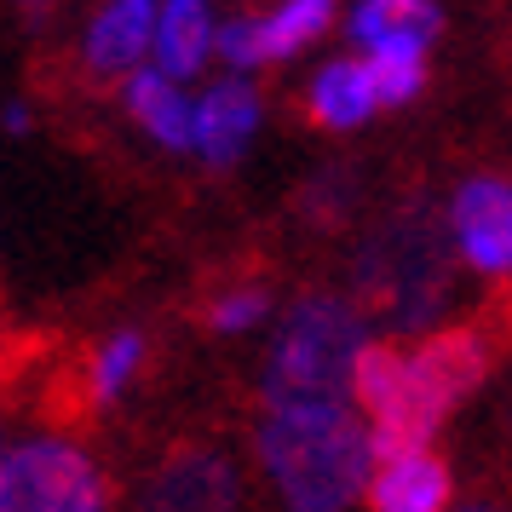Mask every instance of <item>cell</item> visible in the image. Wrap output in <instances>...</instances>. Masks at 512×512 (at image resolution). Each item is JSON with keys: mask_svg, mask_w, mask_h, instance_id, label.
<instances>
[{"mask_svg": "<svg viewBox=\"0 0 512 512\" xmlns=\"http://www.w3.org/2000/svg\"><path fill=\"white\" fill-rule=\"evenodd\" d=\"M265 305H271V294L265 288H231V294H219L208 311V323L219 328V334H236V328H248L265 317Z\"/></svg>", "mask_w": 512, "mask_h": 512, "instance_id": "obj_18", "label": "cell"}, {"mask_svg": "<svg viewBox=\"0 0 512 512\" xmlns=\"http://www.w3.org/2000/svg\"><path fill=\"white\" fill-rule=\"evenodd\" d=\"M259 455L288 512H346L374 478V432L346 403L271 409Z\"/></svg>", "mask_w": 512, "mask_h": 512, "instance_id": "obj_1", "label": "cell"}, {"mask_svg": "<svg viewBox=\"0 0 512 512\" xmlns=\"http://www.w3.org/2000/svg\"><path fill=\"white\" fill-rule=\"evenodd\" d=\"M449 466L432 449H403L386 455L369 478V507L374 512H449Z\"/></svg>", "mask_w": 512, "mask_h": 512, "instance_id": "obj_9", "label": "cell"}, {"mask_svg": "<svg viewBox=\"0 0 512 512\" xmlns=\"http://www.w3.org/2000/svg\"><path fill=\"white\" fill-rule=\"evenodd\" d=\"M6 127H12V133H24V127H29V110H24V104H6Z\"/></svg>", "mask_w": 512, "mask_h": 512, "instance_id": "obj_20", "label": "cell"}, {"mask_svg": "<svg viewBox=\"0 0 512 512\" xmlns=\"http://www.w3.org/2000/svg\"><path fill=\"white\" fill-rule=\"evenodd\" d=\"M363 317L351 311L340 294H305L282 340L271 351V374H265V403L271 409H294V403H340L357 380V357H363Z\"/></svg>", "mask_w": 512, "mask_h": 512, "instance_id": "obj_2", "label": "cell"}, {"mask_svg": "<svg viewBox=\"0 0 512 512\" xmlns=\"http://www.w3.org/2000/svg\"><path fill=\"white\" fill-rule=\"evenodd\" d=\"M213 52H219L225 64H236V70H248V64H265V58H259V24H248V18L225 24V29H219V41H213Z\"/></svg>", "mask_w": 512, "mask_h": 512, "instance_id": "obj_19", "label": "cell"}, {"mask_svg": "<svg viewBox=\"0 0 512 512\" xmlns=\"http://www.w3.org/2000/svg\"><path fill=\"white\" fill-rule=\"evenodd\" d=\"M461 512H512V507H495V501H478V507H461Z\"/></svg>", "mask_w": 512, "mask_h": 512, "instance_id": "obj_21", "label": "cell"}, {"mask_svg": "<svg viewBox=\"0 0 512 512\" xmlns=\"http://www.w3.org/2000/svg\"><path fill=\"white\" fill-rule=\"evenodd\" d=\"M334 18V0H282L271 18H259V58H288L300 52L305 41H317Z\"/></svg>", "mask_w": 512, "mask_h": 512, "instance_id": "obj_14", "label": "cell"}, {"mask_svg": "<svg viewBox=\"0 0 512 512\" xmlns=\"http://www.w3.org/2000/svg\"><path fill=\"white\" fill-rule=\"evenodd\" d=\"M351 35L363 47H380L386 35H420V41H432L438 35V12L426 0H363L357 18H351Z\"/></svg>", "mask_w": 512, "mask_h": 512, "instance_id": "obj_15", "label": "cell"}, {"mask_svg": "<svg viewBox=\"0 0 512 512\" xmlns=\"http://www.w3.org/2000/svg\"><path fill=\"white\" fill-rule=\"evenodd\" d=\"M357 282L369 294L374 311H386L392 323L415 328L443 305L449 288V254H443V231L432 213H397L386 231L374 236V248L357 265Z\"/></svg>", "mask_w": 512, "mask_h": 512, "instance_id": "obj_4", "label": "cell"}, {"mask_svg": "<svg viewBox=\"0 0 512 512\" xmlns=\"http://www.w3.org/2000/svg\"><path fill=\"white\" fill-rule=\"evenodd\" d=\"M455 248L472 271L512 277V179H466L455 196Z\"/></svg>", "mask_w": 512, "mask_h": 512, "instance_id": "obj_6", "label": "cell"}, {"mask_svg": "<svg viewBox=\"0 0 512 512\" xmlns=\"http://www.w3.org/2000/svg\"><path fill=\"white\" fill-rule=\"evenodd\" d=\"M6 449H12V443H0V461H6Z\"/></svg>", "mask_w": 512, "mask_h": 512, "instance_id": "obj_22", "label": "cell"}, {"mask_svg": "<svg viewBox=\"0 0 512 512\" xmlns=\"http://www.w3.org/2000/svg\"><path fill=\"white\" fill-rule=\"evenodd\" d=\"M380 93H374V70L369 64H328L317 81H311V116L323 121V127H357V121L369 116Z\"/></svg>", "mask_w": 512, "mask_h": 512, "instance_id": "obj_13", "label": "cell"}, {"mask_svg": "<svg viewBox=\"0 0 512 512\" xmlns=\"http://www.w3.org/2000/svg\"><path fill=\"white\" fill-rule=\"evenodd\" d=\"M254 121H259L254 87H242V81L208 87V93L196 98V150H202V162L231 167L242 156V144L254 139Z\"/></svg>", "mask_w": 512, "mask_h": 512, "instance_id": "obj_10", "label": "cell"}, {"mask_svg": "<svg viewBox=\"0 0 512 512\" xmlns=\"http://www.w3.org/2000/svg\"><path fill=\"white\" fill-rule=\"evenodd\" d=\"M29 6H47V0H29Z\"/></svg>", "mask_w": 512, "mask_h": 512, "instance_id": "obj_23", "label": "cell"}, {"mask_svg": "<svg viewBox=\"0 0 512 512\" xmlns=\"http://www.w3.org/2000/svg\"><path fill=\"white\" fill-rule=\"evenodd\" d=\"M369 70H374V93L380 104H409L420 93V52L426 41L420 35H386L380 47H369Z\"/></svg>", "mask_w": 512, "mask_h": 512, "instance_id": "obj_16", "label": "cell"}, {"mask_svg": "<svg viewBox=\"0 0 512 512\" xmlns=\"http://www.w3.org/2000/svg\"><path fill=\"white\" fill-rule=\"evenodd\" d=\"M127 104H133L139 127H150L167 150H185V144H196V104H190V98L179 93V81H173V75H162L156 64L127 81Z\"/></svg>", "mask_w": 512, "mask_h": 512, "instance_id": "obj_11", "label": "cell"}, {"mask_svg": "<svg viewBox=\"0 0 512 512\" xmlns=\"http://www.w3.org/2000/svg\"><path fill=\"white\" fill-rule=\"evenodd\" d=\"M110 489L75 443L29 438L0 461V512H104Z\"/></svg>", "mask_w": 512, "mask_h": 512, "instance_id": "obj_5", "label": "cell"}, {"mask_svg": "<svg viewBox=\"0 0 512 512\" xmlns=\"http://www.w3.org/2000/svg\"><path fill=\"white\" fill-rule=\"evenodd\" d=\"M213 24H208V0H167L162 6V24H156V70L185 81L208 64L213 52Z\"/></svg>", "mask_w": 512, "mask_h": 512, "instance_id": "obj_12", "label": "cell"}, {"mask_svg": "<svg viewBox=\"0 0 512 512\" xmlns=\"http://www.w3.org/2000/svg\"><path fill=\"white\" fill-rule=\"evenodd\" d=\"M144 363V334H116V340H104V351L93 357V392L98 397H116L133 369Z\"/></svg>", "mask_w": 512, "mask_h": 512, "instance_id": "obj_17", "label": "cell"}, {"mask_svg": "<svg viewBox=\"0 0 512 512\" xmlns=\"http://www.w3.org/2000/svg\"><path fill=\"white\" fill-rule=\"evenodd\" d=\"M484 374L489 340L472 328H449V334H432L426 346L403 351V386H397L392 409L374 420V461L403 455V449H426V438L461 409V397Z\"/></svg>", "mask_w": 512, "mask_h": 512, "instance_id": "obj_3", "label": "cell"}, {"mask_svg": "<svg viewBox=\"0 0 512 512\" xmlns=\"http://www.w3.org/2000/svg\"><path fill=\"white\" fill-rule=\"evenodd\" d=\"M156 24H162V6L156 0H110L98 12L93 35H87V70L98 81H133L139 58L156 47Z\"/></svg>", "mask_w": 512, "mask_h": 512, "instance_id": "obj_8", "label": "cell"}, {"mask_svg": "<svg viewBox=\"0 0 512 512\" xmlns=\"http://www.w3.org/2000/svg\"><path fill=\"white\" fill-rule=\"evenodd\" d=\"M144 512H236V472L213 449H179L156 466Z\"/></svg>", "mask_w": 512, "mask_h": 512, "instance_id": "obj_7", "label": "cell"}]
</instances>
